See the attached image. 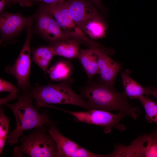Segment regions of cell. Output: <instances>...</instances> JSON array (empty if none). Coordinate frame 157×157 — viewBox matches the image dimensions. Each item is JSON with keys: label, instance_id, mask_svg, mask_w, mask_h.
I'll list each match as a JSON object with an SVG mask.
<instances>
[{"label": "cell", "instance_id": "cell-1", "mask_svg": "<svg viewBox=\"0 0 157 157\" xmlns=\"http://www.w3.org/2000/svg\"><path fill=\"white\" fill-rule=\"evenodd\" d=\"M85 98L90 110L99 109L108 112L118 110L137 119L141 113L139 107L132 106L124 91L118 92L114 85L105 83L99 78L88 82L81 90L80 95Z\"/></svg>", "mask_w": 157, "mask_h": 157}, {"label": "cell", "instance_id": "cell-2", "mask_svg": "<svg viewBox=\"0 0 157 157\" xmlns=\"http://www.w3.org/2000/svg\"><path fill=\"white\" fill-rule=\"evenodd\" d=\"M33 99L27 92H23L15 104L6 102L4 104L12 111L16 122L15 129L9 131L7 139L8 144H13L18 142L25 131L58 124L50 119L48 111L40 113L33 105Z\"/></svg>", "mask_w": 157, "mask_h": 157}, {"label": "cell", "instance_id": "cell-3", "mask_svg": "<svg viewBox=\"0 0 157 157\" xmlns=\"http://www.w3.org/2000/svg\"><path fill=\"white\" fill-rule=\"evenodd\" d=\"M27 92L35 100L38 109L49 104H59L73 105L90 110L86 101L72 89L69 80L31 87Z\"/></svg>", "mask_w": 157, "mask_h": 157}, {"label": "cell", "instance_id": "cell-4", "mask_svg": "<svg viewBox=\"0 0 157 157\" xmlns=\"http://www.w3.org/2000/svg\"><path fill=\"white\" fill-rule=\"evenodd\" d=\"M18 141L21 144L15 151L20 156L25 154L31 157H59L57 144L44 126L35 128L28 135H23Z\"/></svg>", "mask_w": 157, "mask_h": 157}, {"label": "cell", "instance_id": "cell-5", "mask_svg": "<svg viewBox=\"0 0 157 157\" xmlns=\"http://www.w3.org/2000/svg\"><path fill=\"white\" fill-rule=\"evenodd\" d=\"M40 8L48 12L56 19L63 30L72 38L83 42L89 47L104 46L88 37L75 22L65 2L60 4H41Z\"/></svg>", "mask_w": 157, "mask_h": 157}, {"label": "cell", "instance_id": "cell-6", "mask_svg": "<svg viewBox=\"0 0 157 157\" xmlns=\"http://www.w3.org/2000/svg\"><path fill=\"white\" fill-rule=\"evenodd\" d=\"M56 109L70 114L78 122L103 127L105 133H110L113 128L121 131H123L126 129L124 125L120 123L123 118L127 116L125 113L123 112L119 111L117 114H114L110 112L96 109L87 111H74L56 107Z\"/></svg>", "mask_w": 157, "mask_h": 157}, {"label": "cell", "instance_id": "cell-7", "mask_svg": "<svg viewBox=\"0 0 157 157\" xmlns=\"http://www.w3.org/2000/svg\"><path fill=\"white\" fill-rule=\"evenodd\" d=\"M157 154V136L152 132L139 135L131 144H118L114 146L109 157H155Z\"/></svg>", "mask_w": 157, "mask_h": 157}, {"label": "cell", "instance_id": "cell-8", "mask_svg": "<svg viewBox=\"0 0 157 157\" xmlns=\"http://www.w3.org/2000/svg\"><path fill=\"white\" fill-rule=\"evenodd\" d=\"M33 22L27 27V35L23 47L14 64L6 67V72L14 76L17 81L19 88L26 92L31 87L29 81L31 65V50L30 47L32 35Z\"/></svg>", "mask_w": 157, "mask_h": 157}, {"label": "cell", "instance_id": "cell-9", "mask_svg": "<svg viewBox=\"0 0 157 157\" xmlns=\"http://www.w3.org/2000/svg\"><path fill=\"white\" fill-rule=\"evenodd\" d=\"M52 124L48 131L55 141L58 149L59 157H104V155L93 153L80 146L63 135Z\"/></svg>", "mask_w": 157, "mask_h": 157}, {"label": "cell", "instance_id": "cell-10", "mask_svg": "<svg viewBox=\"0 0 157 157\" xmlns=\"http://www.w3.org/2000/svg\"><path fill=\"white\" fill-rule=\"evenodd\" d=\"M36 24L39 33L53 44L61 40L72 39L63 30L51 15L40 8L37 16Z\"/></svg>", "mask_w": 157, "mask_h": 157}, {"label": "cell", "instance_id": "cell-11", "mask_svg": "<svg viewBox=\"0 0 157 157\" xmlns=\"http://www.w3.org/2000/svg\"><path fill=\"white\" fill-rule=\"evenodd\" d=\"M98 65L99 70V78L108 84L114 85L117 74L121 70V63L113 60L108 55L113 52L111 49L97 48Z\"/></svg>", "mask_w": 157, "mask_h": 157}, {"label": "cell", "instance_id": "cell-12", "mask_svg": "<svg viewBox=\"0 0 157 157\" xmlns=\"http://www.w3.org/2000/svg\"><path fill=\"white\" fill-rule=\"evenodd\" d=\"M35 16L25 17L20 13L3 12L0 16V30L3 39L10 38L19 33L33 22Z\"/></svg>", "mask_w": 157, "mask_h": 157}, {"label": "cell", "instance_id": "cell-13", "mask_svg": "<svg viewBox=\"0 0 157 157\" xmlns=\"http://www.w3.org/2000/svg\"><path fill=\"white\" fill-rule=\"evenodd\" d=\"M66 2L73 19L80 28L99 14L94 7L86 0H67Z\"/></svg>", "mask_w": 157, "mask_h": 157}, {"label": "cell", "instance_id": "cell-14", "mask_svg": "<svg viewBox=\"0 0 157 157\" xmlns=\"http://www.w3.org/2000/svg\"><path fill=\"white\" fill-rule=\"evenodd\" d=\"M97 48L89 47L81 49L78 58L86 72L88 82L92 81L94 76L100 74L96 52Z\"/></svg>", "mask_w": 157, "mask_h": 157}, {"label": "cell", "instance_id": "cell-15", "mask_svg": "<svg viewBox=\"0 0 157 157\" xmlns=\"http://www.w3.org/2000/svg\"><path fill=\"white\" fill-rule=\"evenodd\" d=\"M107 28V24L98 14L87 21L80 28L88 37L93 40L104 37Z\"/></svg>", "mask_w": 157, "mask_h": 157}, {"label": "cell", "instance_id": "cell-16", "mask_svg": "<svg viewBox=\"0 0 157 157\" xmlns=\"http://www.w3.org/2000/svg\"><path fill=\"white\" fill-rule=\"evenodd\" d=\"M51 46L54 56L69 59L78 58L80 51L78 41L73 39L59 41Z\"/></svg>", "mask_w": 157, "mask_h": 157}, {"label": "cell", "instance_id": "cell-17", "mask_svg": "<svg viewBox=\"0 0 157 157\" xmlns=\"http://www.w3.org/2000/svg\"><path fill=\"white\" fill-rule=\"evenodd\" d=\"M131 74L129 69H126L121 73L124 91L127 97L131 99H139L141 97L147 95L145 88L132 78Z\"/></svg>", "mask_w": 157, "mask_h": 157}, {"label": "cell", "instance_id": "cell-18", "mask_svg": "<svg viewBox=\"0 0 157 157\" xmlns=\"http://www.w3.org/2000/svg\"><path fill=\"white\" fill-rule=\"evenodd\" d=\"M32 60L43 70L46 77L48 68L54 56L51 46H42L31 50Z\"/></svg>", "mask_w": 157, "mask_h": 157}, {"label": "cell", "instance_id": "cell-19", "mask_svg": "<svg viewBox=\"0 0 157 157\" xmlns=\"http://www.w3.org/2000/svg\"><path fill=\"white\" fill-rule=\"evenodd\" d=\"M71 72L70 65L64 60L56 63L47 72L52 81L60 82L69 80Z\"/></svg>", "mask_w": 157, "mask_h": 157}, {"label": "cell", "instance_id": "cell-20", "mask_svg": "<svg viewBox=\"0 0 157 157\" xmlns=\"http://www.w3.org/2000/svg\"><path fill=\"white\" fill-rule=\"evenodd\" d=\"M139 99L145 110L146 120L149 123L154 122L157 124V103L149 95H144Z\"/></svg>", "mask_w": 157, "mask_h": 157}, {"label": "cell", "instance_id": "cell-21", "mask_svg": "<svg viewBox=\"0 0 157 157\" xmlns=\"http://www.w3.org/2000/svg\"><path fill=\"white\" fill-rule=\"evenodd\" d=\"M10 120L4 114L3 108H0V156L4 148L9 132Z\"/></svg>", "mask_w": 157, "mask_h": 157}, {"label": "cell", "instance_id": "cell-22", "mask_svg": "<svg viewBox=\"0 0 157 157\" xmlns=\"http://www.w3.org/2000/svg\"><path fill=\"white\" fill-rule=\"evenodd\" d=\"M0 92H9L16 93L19 92L20 90L14 85L2 78L0 79Z\"/></svg>", "mask_w": 157, "mask_h": 157}, {"label": "cell", "instance_id": "cell-23", "mask_svg": "<svg viewBox=\"0 0 157 157\" xmlns=\"http://www.w3.org/2000/svg\"><path fill=\"white\" fill-rule=\"evenodd\" d=\"M67 0H26V5L30 6L31 5L32 1H39L43 3V4H58L63 3Z\"/></svg>", "mask_w": 157, "mask_h": 157}, {"label": "cell", "instance_id": "cell-24", "mask_svg": "<svg viewBox=\"0 0 157 157\" xmlns=\"http://www.w3.org/2000/svg\"><path fill=\"white\" fill-rule=\"evenodd\" d=\"M145 88L147 95H151L157 99V89L152 86H147Z\"/></svg>", "mask_w": 157, "mask_h": 157}, {"label": "cell", "instance_id": "cell-25", "mask_svg": "<svg viewBox=\"0 0 157 157\" xmlns=\"http://www.w3.org/2000/svg\"><path fill=\"white\" fill-rule=\"evenodd\" d=\"M11 3V0H0V13L1 14L3 11L6 7Z\"/></svg>", "mask_w": 157, "mask_h": 157}, {"label": "cell", "instance_id": "cell-26", "mask_svg": "<svg viewBox=\"0 0 157 157\" xmlns=\"http://www.w3.org/2000/svg\"><path fill=\"white\" fill-rule=\"evenodd\" d=\"M93 3L98 7L103 8V5L100 0H90Z\"/></svg>", "mask_w": 157, "mask_h": 157}, {"label": "cell", "instance_id": "cell-27", "mask_svg": "<svg viewBox=\"0 0 157 157\" xmlns=\"http://www.w3.org/2000/svg\"><path fill=\"white\" fill-rule=\"evenodd\" d=\"M26 0H19V3L22 6H25Z\"/></svg>", "mask_w": 157, "mask_h": 157}]
</instances>
